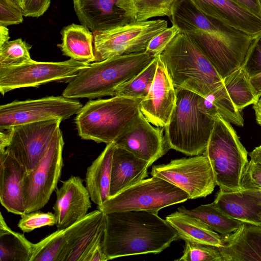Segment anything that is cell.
<instances>
[{
	"label": "cell",
	"mask_w": 261,
	"mask_h": 261,
	"mask_svg": "<svg viewBox=\"0 0 261 261\" xmlns=\"http://www.w3.org/2000/svg\"><path fill=\"white\" fill-rule=\"evenodd\" d=\"M105 215L103 249L108 260L158 254L179 239L175 229L156 214L127 211Z\"/></svg>",
	"instance_id": "1"
},
{
	"label": "cell",
	"mask_w": 261,
	"mask_h": 261,
	"mask_svg": "<svg viewBox=\"0 0 261 261\" xmlns=\"http://www.w3.org/2000/svg\"><path fill=\"white\" fill-rule=\"evenodd\" d=\"M155 57L145 51L90 63L66 82L62 96L72 99L114 96L119 86L137 75Z\"/></svg>",
	"instance_id": "2"
},
{
	"label": "cell",
	"mask_w": 261,
	"mask_h": 261,
	"mask_svg": "<svg viewBox=\"0 0 261 261\" xmlns=\"http://www.w3.org/2000/svg\"><path fill=\"white\" fill-rule=\"evenodd\" d=\"M159 57L175 88L205 97L223 84L213 65L185 33L179 31Z\"/></svg>",
	"instance_id": "3"
},
{
	"label": "cell",
	"mask_w": 261,
	"mask_h": 261,
	"mask_svg": "<svg viewBox=\"0 0 261 261\" xmlns=\"http://www.w3.org/2000/svg\"><path fill=\"white\" fill-rule=\"evenodd\" d=\"M176 102L168 124L164 127L169 149L187 155L202 154L210 138L215 120L197 107L200 95L175 88Z\"/></svg>",
	"instance_id": "4"
},
{
	"label": "cell",
	"mask_w": 261,
	"mask_h": 261,
	"mask_svg": "<svg viewBox=\"0 0 261 261\" xmlns=\"http://www.w3.org/2000/svg\"><path fill=\"white\" fill-rule=\"evenodd\" d=\"M142 99L114 96L88 101L75 118L79 136L98 143L114 142L136 116Z\"/></svg>",
	"instance_id": "5"
},
{
	"label": "cell",
	"mask_w": 261,
	"mask_h": 261,
	"mask_svg": "<svg viewBox=\"0 0 261 261\" xmlns=\"http://www.w3.org/2000/svg\"><path fill=\"white\" fill-rule=\"evenodd\" d=\"M184 33L222 79L243 65L254 37L211 17L202 30Z\"/></svg>",
	"instance_id": "6"
},
{
	"label": "cell",
	"mask_w": 261,
	"mask_h": 261,
	"mask_svg": "<svg viewBox=\"0 0 261 261\" xmlns=\"http://www.w3.org/2000/svg\"><path fill=\"white\" fill-rule=\"evenodd\" d=\"M203 154L208 159L215 180L220 190L240 191L248 152L230 123L217 115Z\"/></svg>",
	"instance_id": "7"
},
{
	"label": "cell",
	"mask_w": 261,
	"mask_h": 261,
	"mask_svg": "<svg viewBox=\"0 0 261 261\" xmlns=\"http://www.w3.org/2000/svg\"><path fill=\"white\" fill-rule=\"evenodd\" d=\"M189 199L188 194L182 190L162 178L152 176L110 197L97 206V209L105 214L146 211L158 214L160 210Z\"/></svg>",
	"instance_id": "8"
},
{
	"label": "cell",
	"mask_w": 261,
	"mask_h": 261,
	"mask_svg": "<svg viewBox=\"0 0 261 261\" xmlns=\"http://www.w3.org/2000/svg\"><path fill=\"white\" fill-rule=\"evenodd\" d=\"M165 20L136 21L111 30L93 32L96 62L142 53L155 35L167 28Z\"/></svg>",
	"instance_id": "9"
},
{
	"label": "cell",
	"mask_w": 261,
	"mask_h": 261,
	"mask_svg": "<svg viewBox=\"0 0 261 261\" xmlns=\"http://www.w3.org/2000/svg\"><path fill=\"white\" fill-rule=\"evenodd\" d=\"M64 142L59 128L53 136L46 152L23 180L25 213L42 208L56 189L63 166Z\"/></svg>",
	"instance_id": "10"
},
{
	"label": "cell",
	"mask_w": 261,
	"mask_h": 261,
	"mask_svg": "<svg viewBox=\"0 0 261 261\" xmlns=\"http://www.w3.org/2000/svg\"><path fill=\"white\" fill-rule=\"evenodd\" d=\"M83 106L78 100L63 96L14 100L0 106V131L28 123L59 119L77 114Z\"/></svg>",
	"instance_id": "11"
},
{
	"label": "cell",
	"mask_w": 261,
	"mask_h": 261,
	"mask_svg": "<svg viewBox=\"0 0 261 261\" xmlns=\"http://www.w3.org/2000/svg\"><path fill=\"white\" fill-rule=\"evenodd\" d=\"M90 63L69 59L62 62L33 60L16 66L0 67V92L25 87H38L51 82H65Z\"/></svg>",
	"instance_id": "12"
},
{
	"label": "cell",
	"mask_w": 261,
	"mask_h": 261,
	"mask_svg": "<svg viewBox=\"0 0 261 261\" xmlns=\"http://www.w3.org/2000/svg\"><path fill=\"white\" fill-rule=\"evenodd\" d=\"M151 175L162 178L186 192L191 199L205 197L217 185L211 165L204 154L154 165Z\"/></svg>",
	"instance_id": "13"
},
{
	"label": "cell",
	"mask_w": 261,
	"mask_h": 261,
	"mask_svg": "<svg viewBox=\"0 0 261 261\" xmlns=\"http://www.w3.org/2000/svg\"><path fill=\"white\" fill-rule=\"evenodd\" d=\"M61 120L53 119L17 125L5 130V151L27 172L32 171L47 149Z\"/></svg>",
	"instance_id": "14"
},
{
	"label": "cell",
	"mask_w": 261,
	"mask_h": 261,
	"mask_svg": "<svg viewBox=\"0 0 261 261\" xmlns=\"http://www.w3.org/2000/svg\"><path fill=\"white\" fill-rule=\"evenodd\" d=\"M81 23L92 32L111 30L135 22L133 0H72Z\"/></svg>",
	"instance_id": "15"
},
{
	"label": "cell",
	"mask_w": 261,
	"mask_h": 261,
	"mask_svg": "<svg viewBox=\"0 0 261 261\" xmlns=\"http://www.w3.org/2000/svg\"><path fill=\"white\" fill-rule=\"evenodd\" d=\"M164 128L154 127L139 110L114 143L151 165L169 149Z\"/></svg>",
	"instance_id": "16"
},
{
	"label": "cell",
	"mask_w": 261,
	"mask_h": 261,
	"mask_svg": "<svg viewBox=\"0 0 261 261\" xmlns=\"http://www.w3.org/2000/svg\"><path fill=\"white\" fill-rule=\"evenodd\" d=\"M176 89L159 56L155 75L139 110L153 125L164 128L169 123L176 102Z\"/></svg>",
	"instance_id": "17"
},
{
	"label": "cell",
	"mask_w": 261,
	"mask_h": 261,
	"mask_svg": "<svg viewBox=\"0 0 261 261\" xmlns=\"http://www.w3.org/2000/svg\"><path fill=\"white\" fill-rule=\"evenodd\" d=\"M56 200L53 207L57 229L67 228L81 219L91 207L88 191L79 176H71L56 188Z\"/></svg>",
	"instance_id": "18"
},
{
	"label": "cell",
	"mask_w": 261,
	"mask_h": 261,
	"mask_svg": "<svg viewBox=\"0 0 261 261\" xmlns=\"http://www.w3.org/2000/svg\"><path fill=\"white\" fill-rule=\"evenodd\" d=\"M204 14L253 37L261 32V18L232 0H191Z\"/></svg>",
	"instance_id": "19"
},
{
	"label": "cell",
	"mask_w": 261,
	"mask_h": 261,
	"mask_svg": "<svg viewBox=\"0 0 261 261\" xmlns=\"http://www.w3.org/2000/svg\"><path fill=\"white\" fill-rule=\"evenodd\" d=\"M27 173L9 154L0 152V201L8 212L20 215L25 213L23 180Z\"/></svg>",
	"instance_id": "20"
},
{
	"label": "cell",
	"mask_w": 261,
	"mask_h": 261,
	"mask_svg": "<svg viewBox=\"0 0 261 261\" xmlns=\"http://www.w3.org/2000/svg\"><path fill=\"white\" fill-rule=\"evenodd\" d=\"M221 237L218 249L223 261H261V226L243 222L236 231Z\"/></svg>",
	"instance_id": "21"
},
{
	"label": "cell",
	"mask_w": 261,
	"mask_h": 261,
	"mask_svg": "<svg viewBox=\"0 0 261 261\" xmlns=\"http://www.w3.org/2000/svg\"><path fill=\"white\" fill-rule=\"evenodd\" d=\"M230 217L243 222L261 226V191L242 190L217 193L214 201Z\"/></svg>",
	"instance_id": "22"
},
{
	"label": "cell",
	"mask_w": 261,
	"mask_h": 261,
	"mask_svg": "<svg viewBox=\"0 0 261 261\" xmlns=\"http://www.w3.org/2000/svg\"><path fill=\"white\" fill-rule=\"evenodd\" d=\"M149 162L115 146L111 168L110 197L145 179Z\"/></svg>",
	"instance_id": "23"
},
{
	"label": "cell",
	"mask_w": 261,
	"mask_h": 261,
	"mask_svg": "<svg viewBox=\"0 0 261 261\" xmlns=\"http://www.w3.org/2000/svg\"><path fill=\"white\" fill-rule=\"evenodd\" d=\"M100 212L89 213L83 219L70 227L57 231L34 244L31 261H63L65 253L76 236Z\"/></svg>",
	"instance_id": "24"
},
{
	"label": "cell",
	"mask_w": 261,
	"mask_h": 261,
	"mask_svg": "<svg viewBox=\"0 0 261 261\" xmlns=\"http://www.w3.org/2000/svg\"><path fill=\"white\" fill-rule=\"evenodd\" d=\"M115 147L114 142L107 144L87 170L86 187L91 200L97 206L110 198L112 161Z\"/></svg>",
	"instance_id": "25"
},
{
	"label": "cell",
	"mask_w": 261,
	"mask_h": 261,
	"mask_svg": "<svg viewBox=\"0 0 261 261\" xmlns=\"http://www.w3.org/2000/svg\"><path fill=\"white\" fill-rule=\"evenodd\" d=\"M175 229L179 239L192 242L210 245L218 248L222 245V237L198 219L177 211L166 217Z\"/></svg>",
	"instance_id": "26"
},
{
	"label": "cell",
	"mask_w": 261,
	"mask_h": 261,
	"mask_svg": "<svg viewBox=\"0 0 261 261\" xmlns=\"http://www.w3.org/2000/svg\"><path fill=\"white\" fill-rule=\"evenodd\" d=\"M62 43L57 45L64 56L83 62L96 61L93 48V35L83 24L72 23L61 31Z\"/></svg>",
	"instance_id": "27"
},
{
	"label": "cell",
	"mask_w": 261,
	"mask_h": 261,
	"mask_svg": "<svg viewBox=\"0 0 261 261\" xmlns=\"http://www.w3.org/2000/svg\"><path fill=\"white\" fill-rule=\"evenodd\" d=\"M199 110L214 118L218 115L230 123L239 127L244 126V119L223 84L205 97L200 96L197 101Z\"/></svg>",
	"instance_id": "28"
},
{
	"label": "cell",
	"mask_w": 261,
	"mask_h": 261,
	"mask_svg": "<svg viewBox=\"0 0 261 261\" xmlns=\"http://www.w3.org/2000/svg\"><path fill=\"white\" fill-rule=\"evenodd\" d=\"M34 244L23 234L12 230L0 215V260L31 261Z\"/></svg>",
	"instance_id": "29"
},
{
	"label": "cell",
	"mask_w": 261,
	"mask_h": 261,
	"mask_svg": "<svg viewBox=\"0 0 261 261\" xmlns=\"http://www.w3.org/2000/svg\"><path fill=\"white\" fill-rule=\"evenodd\" d=\"M178 211L190 215L222 235L230 234L238 229L243 222L233 219L221 210L214 202L188 210L183 206Z\"/></svg>",
	"instance_id": "30"
},
{
	"label": "cell",
	"mask_w": 261,
	"mask_h": 261,
	"mask_svg": "<svg viewBox=\"0 0 261 261\" xmlns=\"http://www.w3.org/2000/svg\"><path fill=\"white\" fill-rule=\"evenodd\" d=\"M223 82L232 102L240 111L255 103L258 98L249 76L242 66L223 79Z\"/></svg>",
	"instance_id": "31"
},
{
	"label": "cell",
	"mask_w": 261,
	"mask_h": 261,
	"mask_svg": "<svg viewBox=\"0 0 261 261\" xmlns=\"http://www.w3.org/2000/svg\"><path fill=\"white\" fill-rule=\"evenodd\" d=\"M105 225L106 215L100 211L71 242L63 261H83L90 246L99 232L105 228Z\"/></svg>",
	"instance_id": "32"
},
{
	"label": "cell",
	"mask_w": 261,
	"mask_h": 261,
	"mask_svg": "<svg viewBox=\"0 0 261 261\" xmlns=\"http://www.w3.org/2000/svg\"><path fill=\"white\" fill-rule=\"evenodd\" d=\"M158 56L137 75L119 86L116 89L114 96L144 98L149 91L155 75Z\"/></svg>",
	"instance_id": "33"
},
{
	"label": "cell",
	"mask_w": 261,
	"mask_h": 261,
	"mask_svg": "<svg viewBox=\"0 0 261 261\" xmlns=\"http://www.w3.org/2000/svg\"><path fill=\"white\" fill-rule=\"evenodd\" d=\"M31 47L21 38L5 43L0 46V67L18 66L31 61Z\"/></svg>",
	"instance_id": "34"
},
{
	"label": "cell",
	"mask_w": 261,
	"mask_h": 261,
	"mask_svg": "<svg viewBox=\"0 0 261 261\" xmlns=\"http://www.w3.org/2000/svg\"><path fill=\"white\" fill-rule=\"evenodd\" d=\"M177 0H133L136 19L145 21L158 16L170 17L172 9Z\"/></svg>",
	"instance_id": "35"
},
{
	"label": "cell",
	"mask_w": 261,
	"mask_h": 261,
	"mask_svg": "<svg viewBox=\"0 0 261 261\" xmlns=\"http://www.w3.org/2000/svg\"><path fill=\"white\" fill-rule=\"evenodd\" d=\"M182 255L178 261H223L218 247L185 240Z\"/></svg>",
	"instance_id": "36"
},
{
	"label": "cell",
	"mask_w": 261,
	"mask_h": 261,
	"mask_svg": "<svg viewBox=\"0 0 261 261\" xmlns=\"http://www.w3.org/2000/svg\"><path fill=\"white\" fill-rule=\"evenodd\" d=\"M17 226L24 233L30 232L43 226H53L56 225V217L51 212L34 211L20 215Z\"/></svg>",
	"instance_id": "37"
},
{
	"label": "cell",
	"mask_w": 261,
	"mask_h": 261,
	"mask_svg": "<svg viewBox=\"0 0 261 261\" xmlns=\"http://www.w3.org/2000/svg\"><path fill=\"white\" fill-rule=\"evenodd\" d=\"M23 16L21 6L15 0H0V25L19 24Z\"/></svg>",
	"instance_id": "38"
},
{
	"label": "cell",
	"mask_w": 261,
	"mask_h": 261,
	"mask_svg": "<svg viewBox=\"0 0 261 261\" xmlns=\"http://www.w3.org/2000/svg\"><path fill=\"white\" fill-rule=\"evenodd\" d=\"M242 67L250 77L261 72V32L254 37Z\"/></svg>",
	"instance_id": "39"
},
{
	"label": "cell",
	"mask_w": 261,
	"mask_h": 261,
	"mask_svg": "<svg viewBox=\"0 0 261 261\" xmlns=\"http://www.w3.org/2000/svg\"><path fill=\"white\" fill-rule=\"evenodd\" d=\"M179 31L174 25L167 27L150 40L145 51L154 57L159 56Z\"/></svg>",
	"instance_id": "40"
},
{
	"label": "cell",
	"mask_w": 261,
	"mask_h": 261,
	"mask_svg": "<svg viewBox=\"0 0 261 261\" xmlns=\"http://www.w3.org/2000/svg\"><path fill=\"white\" fill-rule=\"evenodd\" d=\"M242 190H261V163L250 160L243 173Z\"/></svg>",
	"instance_id": "41"
},
{
	"label": "cell",
	"mask_w": 261,
	"mask_h": 261,
	"mask_svg": "<svg viewBox=\"0 0 261 261\" xmlns=\"http://www.w3.org/2000/svg\"><path fill=\"white\" fill-rule=\"evenodd\" d=\"M105 229L101 230L90 246L83 261H106L108 258L104 252Z\"/></svg>",
	"instance_id": "42"
},
{
	"label": "cell",
	"mask_w": 261,
	"mask_h": 261,
	"mask_svg": "<svg viewBox=\"0 0 261 261\" xmlns=\"http://www.w3.org/2000/svg\"><path fill=\"white\" fill-rule=\"evenodd\" d=\"M50 0H23L22 9L25 17L38 18L48 9Z\"/></svg>",
	"instance_id": "43"
},
{
	"label": "cell",
	"mask_w": 261,
	"mask_h": 261,
	"mask_svg": "<svg viewBox=\"0 0 261 261\" xmlns=\"http://www.w3.org/2000/svg\"><path fill=\"white\" fill-rule=\"evenodd\" d=\"M261 18V4L259 0H232Z\"/></svg>",
	"instance_id": "44"
},
{
	"label": "cell",
	"mask_w": 261,
	"mask_h": 261,
	"mask_svg": "<svg viewBox=\"0 0 261 261\" xmlns=\"http://www.w3.org/2000/svg\"><path fill=\"white\" fill-rule=\"evenodd\" d=\"M250 80L255 94L259 98L261 96V72L250 77Z\"/></svg>",
	"instance_id": "45"
},
{
	"label": "cell",
	"mask_w": 261,
	"mask_h": 261,
	"mask_svg": "<svg viewBox=\"0 0 261 261\" xmlns=\"http://www.w3.org/2000/svg\"><path fill=\"white\" fill-rule=\"evenodd\" d=\"M252 108L255 112V120L257 123L261 126V96L253 105Z\"/></svg>",
	"instance_id": "46"
},
{
	"label": "cell",
	"mask_w": 261,
	"mask_h": 261,
	"mask_svg": "<svg viewBox=\"0 0 261 261\" xmlns=\"http://www.w3.org/2000/svg\"><path fill=\"white\" fill-rule=\"evenodd\" d=\"M9 30L7 27L0 25V46L9 41Z\"/></svg>",
	"instance_id": "47"
},
{
	"label": "cell",
	"mask_w": 261,
	"mask_h": 261,
	"mask_svg": "<svg viewBox=\"0 0 261 261\" xmlns=\"http://www.w3.org/2000/svg\"><path fill=\"white\" fill-rule=\"evenodd\" d=\"M250 160L261 163V145L255 147L252 151L249 153Z\"/></svg>",
	"instance_id": "48"
},
{
	"label": "cell",
	"mask_w": 261,
	"mask_h": 261,
	"mask_svg": "<svg viewBox=\"0 0 261 261\" xmlns=\"http://www.w3.org/2000/svg\"><path fill=\"white\" fill-rule=\"evenodd\" d=\"M17 2L21 7L23 4V0H15Z\"/></svg>",
	"instance_id": "49"
},
{
	"label": "cell",
	"mask_w": 261,
	"mask_h": 261,
	"mask_svg": "<svg viewBox=\"0 0 261 261\" xmlns=\"http://www.w3.org/2000/svg\"><path fill=\"white\" fill-rule=\"evenodd\" d=\"M259 1H260V4H261V0H259Z\"/></svg>",
	"instance_id": "50"
},
{
	"label": "cell",
	"mask_w": 261,
	"mask_h": 261,
	"mask_svg": "<svg viewBox=\"0 0 261 261\" xmlns=\"http://www.w3.org/2000/svg\"><path fill=\"white\" fill-rule=\"evenodd\" d=\"M260 191H261V190H260Z\"/></svg>",
	"instance_id": "51"
}]
</instances>
